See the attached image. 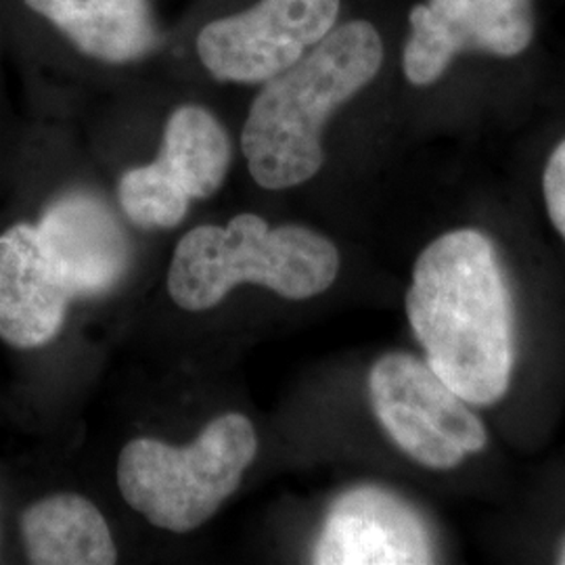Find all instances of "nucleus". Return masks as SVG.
Wrapping results in <instances>:
<instances>
[{
  "mask_svg": "<svg viewBox=\"0 0 565 565\" xmlns=\"http://www.w3.org/2000/svg\"><path fill=\"white\" fill-rule=\"evenodd\" d=\"M256 452L252 422L228 413L205 425L193 445L139 438L124 446L118 486L124 501L151 524L182 534L218 511L242 484Z\"/></svg>",
  "mask_w": 565,
  "mask_h": 565,
  "instance_id": "obj_4",
  "label": "nucleus"
},
{
  "mask_svg": "<svg viewBox=\"0 0 565 565\" xmlns=\"http://www.w3.org/2000/svg\"><path fill=\"white\" fill-rule=\"evenodd\" d=\"M369 394L387 436L417 463L452 469L484 450L482 422L429 364L411 354H385L373 364Z\"/></svg>",
  "mask_w": 565,
  "mask_h": 565,
  "instance_id": "obj_5",
  "label": "nucleus"
},
{
  "mask_svg": "<svg viewBox=\"0 0 565 565\" xmlns=\"http://www.w3.org/2000/svg\"><path fill=\"white\" fill-rule=\"evenodd\" d=\"M158 162L191 200H207L223 186L231 166L228 135L210 111L184 105L166 124Z\"/></svg>",
  "mask_w": 565,
  "mask_h": 565,
  "instance_id": "obj_13",
  "label": "nucleus"
},
{
  "mask_svg": "<svg viewBox=\"0 0 565 565\" xmlns=\"http://www.w3.org/2000/svg\"><path fill=\"white\" fill-rule=\"evenodd\" d=\"M406 315L434 373L465 403L490 406L509 390L515 317L492 242L463 228L431 243L413 270Z\"/></svg>",
  "mask_w": 565,
  "mask_h": 565,
  "instance_id": "obj_1",
  "label": "nucleus"
},
{
  "mask_svg": "<svg viewBox=\"0 0 565 565\" xmlns=\"http://www.w3.org/2000/svg\"><path fill=\"white\" fill-rule=\"evenodd\" d=\"M338 15L340 0H260L239 15L210 21L198 53L216 81H270L323 41Z\"/></svg>",
  "mask_w": 565,
  "mask_h": 565,
  "instance_id": "obj_6",
  "label": "nucleus"
},
{
  "mask_svg": "<svg viewBox=\"0 0 565 565\" xmlns=\"http://www.w3.org/2000/svg\"><path fill=\"white\" fill-rule=\"evenodd\" d=\"M319 565H422L434 562L422 515L382 488L340 494L324 518L312 551Z\"/></svg>",
  "mask_w": 565,
  "mask_h": 565,
  "instance_id": "obj_8",
  "label": "nucleus"
},
{
  "mask_svg": "<svg viewBox=\"0 0 565 565\" xmlns=\"http://www.w3.org/2000/svg\"><path fill=\"white\" fill-rule=\"evenodd\" d=\"M36 228L72 298L111 289L130 264V242L118 218L105 203L86 193H72L51 203Z\"/></svg>",
  "mask_w": 565,
  "mask_h": 565,
  "instance_id": "obj_9",
  "label": "nucleus"
},
{
  "mask_svg": "<svg viewBox=\"0 0 565 565\" xmlns=\"http://www.w3.org/2000/svg\"><path fill=\"white\" fill-rule=\"evenodd\" d=\"M118 198L126 216L142 228L177 226L193 202L158 160L128 170L121 177Z\"/></svg>",
  "mask_w": 565,
  "mask_h": 565,
  "instance_id": "obj_14",
  "label": "nucleus"
},
{
  "mask_svg": "<svg viewBox=\"0 0 565 565\" xmlns=\"http://www.w3.org/2000/svg\"><path fill=\"white\" fill-rule=\"evenodd\" d=\"M95 60H139L158 44L145 0H23Z\"/></svg>",
  "mask_w": 565,
  "mask_h": 565,
  "instance_id": "obj_11",
  "label": "nucleus"
},
{
  "mask_svg": "<svg viewBox=\"0 0 565 565\" xmlns=\"http://www.w3.org/2000/svg\"><path fill=\"white\" fill-rule=\"evenodd\" d=\"M404 74L429 86L461 53L518 57L534 39L532 0H427L411 11Z\"/></svg>",
  "mask_w": 565,
  "mask_h": 565,
  "instance_id": "obj_7",
  "label": "nucleus"
},
{
  "mask_svg": "<svg viewBox=\"0 0 565 565\" xmlns=\"http://www.w3.org/2000/svg\"><path fill=\"white\" fill-rule=\"evenodd\" d=\"M72 294L49 260L36 224L0 235V340L32 350L60 335Z\"/></svg>",
  "mask_w": 565,
  "mask_h": 565,
  "instance_id": "obj_10",
  "label": "nucleus"
},
{
  "mask_svg": "<svg viewBox=\"0 0 565 565\" xmlns=\"http://www.w3.org/2000/svg\"><path fill=\"white\" fill-rule=\"evenodd\" d=\"M21 536L30 564L109 565L118 551L102 511L81 494H53L28 507Z\"/></svg>",
  "mask_w": 565,
  "mask_h": 565,
  "instance_id": "obj_12",
  "label": "nucleus"
},
{
  "mask_svg": "<svg viewBox=\"0 0 565 565\" xmlns=\"http://www.w3.org/2000/svg\"><path fill=\"white\" fill-rule=\"evenodd\" d=\"M546 210L565 239V139L555 147L545 168Z\"/></svg>",
  "mask_w": 565,
  "mask_h": 565,
  "instance_id": "obj_15",
  "label": "nucleus"
},
{
  "mask_svg": "<svg viewBox=\"0 0 565 565\" xmlns=\"http://www.w3.org/2000/svg\"><path fill=\"white\" fill-rule=\"evenodd\" d=\"M562 562L565 564V551H564V557H562Z\"/></svg>",
  "mask_w": 565,
  "mask_h": 565,
  "instance_id": "obj_16",
  "label": "nucleus"
},
{
  "mask_svg": "<svg viewBox=\"0 0 565 565\" xmlns=\"http://www.w3.org/2000/svg\"><path fill=\"white\" fill-rule=\"evenodd\" d=\"M338 273V247L323 235L294 224L268 228L260 216L239 214L226 226L203 224L182 237L168 291L182 310L200 312L239 282L263 285L287 300H308L327 291Z\"/></svg>",
  "mask_w": 565,
  "mask_h": 565,
  "instance_id": "obj_3",
  "label": "nucleus"
},
{
  "mask_svg": "<svg viewBox=\"0 0 565 565\" xmlns=\"http://www.w3.org/2000/svg\"><path fill=\"white\" fill-rule=\"evenodd\" d=\"M382 63L384 42L375 25L350 21L264 82L242 132L254 181L264 189L310 181L323 166L324 121L377 76Z\"/></svg>",
  "mask_w": 565,
  "mask_h": 565,
  "instance_id": "obj_2",
  "label": "nucleus"
}]
</instances>
